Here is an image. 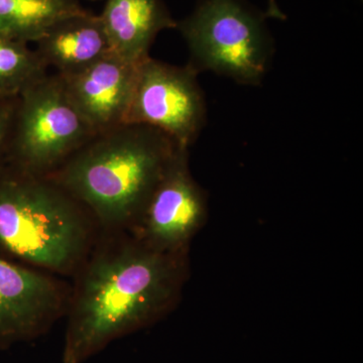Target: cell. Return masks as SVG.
<instances>
[{
    "label": "cell",
    "mask_w": 363,
    "mask_h": 363,
    "mask_svg": "<svg viewBox=\"0 0 363 363\" xmlns=\"http://www.w3.org/2000/svg\"><path fill=\"white\" fill-rule=\"evenodd\" d=\"M180 253L138 238L111 240L86 257L69 298L63 363H83L166 312L180 286Z\"/></svg>",
    "instance_id": "cell-1"
},
{
    "label": "cell",
    "mask_w": 363,
    "mask_h": 363,
    "mask_svg": "<svg viewBox=\"0 0 363 363\" xmlns=\"http://www.w3.org/2000/svg\"><path fill=\"white\" fill-rule=\"evenodd\" d=\"M184 147L152 126L119 124L94 133L48 177L98 223L116 230L135 225Z\"/></svg>",
    "instance_id": "cell-2"
},
{
    "label": "cell",
    "mask_w": 363,
    "mask_h": 363,
    "mask_svg": "<svg viewBox=\"0 0 363 363\" xmlns=\"http://www.w3.org/2000/svg\"><path fill=\"white\" fill-rule=\"evenodd\" d=\"M90 215L49 177L0 167V253L68 274L90 250Z\"/></svg>",
    "instance_id": "cell-3"
},
{
    "label": "cell",
    "mask_w": 363,
    "mask_h": 363,
    "mask_svg": "<svg viewBox=\"0 0 363 363\" xmlns=\"http://www.w3.org/2000/svg\"><path fill=\"white\" fill-rule=\"evenodd\" d=\"M264 16L245 0H199L177 23L190 52L189 65L240 84H260L274 52Z\"/></svg>",
    "instance_id": "cell-4"
},
{
    "label": "cell",
    "mask_w": 363,
    "mask_h": 363,
    "mask_svg": "<svg viewBox=\"0 0 363 363\" xmlns=\"http://www.w3.org/2000/svg\"><path fill=\"white\" fill-rule=\"evenodd\" d=\"M94 133L72 104L63 78L49 73L16 99L6 162L48 177Z\"/></svg>",
    "instance_id": "cell-5"
},
{
    "label": "cell",
    "mask_w": 363,
    "mask_h": 363,
    "mask_svg": "<svg viewBox=\"0 0 363 363\" xmlns=\"http://www.w3.org/2000/svg\"><path fill=\"white\" fill-rule=\"evenodd\" d=\"M198 72L147 58L140 63L124 123L145 124L190 147L207 119L206 102Z\"/></svg>",
    "instance_id": "cell-6"
},
{
    "label": "cell",
    "mask_w": 363,
    "mask_h": 363,
    "mask_svg": "<svg viewBox=\"0 0 363 363\" xmlns=\"http://www.w3.org/2000/svg\"><path fill=\"white\" fill-rule=\"evenodd\" d=\"M206 214L204 194L191 176L189 149L169 164L135 224V238L164 252L180 253L202 225Z\"/></svg>",
    "instance_id": "cell-7"
},
{
    "label": "cell",
    "mask_w": 363,
    "mask_h": 363,
    "mask_svg": "<svg viewBox=\"0 0 363 363\" xmlns=\"http://www.w3.org/2000/svg\"><path fill=\"white\" fill-rule=\"evenodd\" d=\"M65 286L0 257V348L38 337L66 311Z\"/></svg>",
    "instance_id": "cell-8"
},
{
    "label": "cell",
    "mask_w": 363,
    "mask_h": 363,
    "mask_svg": "<svg viewBox=\"0 0 363 363\" xmlns=\"http://www.w3.org/2000/svg\"><path fill=\"white\" fill-rule=\"evenodd\" d=\"M138 65L111 52L77 75L62 77L72 104L95 133L125 123Z\"/></svg>",
    "instance_id": "cell-9"
},
{
    "label": "cell",
    "mask_w": 363,
    "mask_h": 363,
    "mask_svg": "<svg viewBox=\"0 0 363 363\" xmlns=\"http://www.w3.org/2000/svg\"><path fill=\"white\" fill-rule=\"evenodd\" d=\"M35 44L45 67L63 78L77 75L111 52L100 16L87 11L57 21Z\"/></svg>",
    "instance_id": "cell-10"
},
{
    "label": "cell",
    "mask_w": 363,
    "mask_h": 363,
    "mask_svg": "<svg viewBox=\"0 0 363 363\" xmlns=\"http://www.w3.org/2000/svg\"><path fill=\"white\" fill-rule=\"evenodd\" d=\"M99 16L111 52L133 64L149 58L157 35L178 23L162 0H106Z\"/></svg>",
    "instance_id": "cell-11"
},
{
    "label": "cell",
    "mask_w": 363,
    "mask_h": 363,
    "mask_svg": "<svg viewBox=\"0 0 363 363\" xmlns=\"http://www.w3.org/2000/svg\"><path fill=\"white\" fill-rule=\"evenodd\" d=\"M84 11L78 0H0V35L30 44L57 21Z\"/></svg>",
    "instance_id": "cell-12"
},
{
    "label": "cell",
    "mask_w": 363,
    "mask_h": 363,
    "mask_svg": "<svg viewBox=\"0 0 363 363\" xmlns=\"http://www.w3.org/2000/svg\"><path fill=\"white\" fill-rule=\"evenodd\" d=\"M49 73L30 44L0 35V96H18Z\"/></svg>",
    "instance_id": "cell-13"
},
{
    "label": "cell",
    "mask_w": 363,
    "mask_h": 363,
    "mask_svg": "<svg viewBox=\"0 0 363 363\" xmlns=\"http://www.w3.org/2000/svg\"><path fill=\"white\" fill-rule=\"evenodd\" d=\"M16 97L0 96V167L6 162L9 135L13 126Z\"/></svg>",
    "instance_id": "cell-14"
},
{
    "label": "cell",
    "mask_w": 363,
    "mask_h": 363,
    "mask_svg": "<svg viewBox=\"0 0 363 363\" xmlns=\"http://www.w3.org/2000/svg\"><path fill=\"white\" fill-rule=\"evenodd\" d=\"M267 11L266 16L267 18H274L277 20H286V16L281 13V9L277 4L276 0H267Z\"/></svg>",
    "instance_id": "cell-15"
}]
</instances>
